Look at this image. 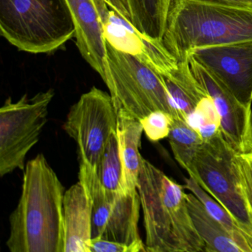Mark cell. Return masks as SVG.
<instances>
[{
  "instance_id": "25",
  "label": "cell",
  "mask_w": 252,
  "mask_h": 252,
  "mask_svg": "<svg viewBox=\"0 0 252 252\" xmlns=\"http://www.w3.org/2000/svg\"><path fill=\"white\" fill-rule=\"evenodd\" d=\"M103 1H104L112 10L116 11L121 17L130 22V14L128 9L126 0H103Z\"/></svg>"
},
{
  "instance_id": "22",
  "label": "cell",
  "mask_w": 252,
  "mask_h": 252,
  "mask_svg": "<svg viewBox=\"0 0 252 252\" xmlns=\"http://www.w3.org/2000/svg\"><path fill=\"white\" fill-rule=\"evenodd\" d=\"M173 118L169 113L156 110L140 120L149 141L158 142L168 138Z\"/></svg>"
},
{
  "instance_id": "26",
  "label": "cell",
  "mask_w": 252,
  "mask_h": 252,
  "mask_svg": "<svg viewBox=\"0 0 252 252\" xmlns=\"http://www.w3.org/2000/svg\"><path fill=\"white\" fill-rule=\"evenodd\" d=\"M206 2H216V3L225 4V5H236L252 8V0H200Z\"/></svg>"
},
{
  "instance_id": "16",
  "label": "cell",
  "mask_w": 252,
  "mask_h": 252,
  "mask_svg": "<svg viewBox=\"0 0 252 252\" xmlns=\"http://www.w3.org/2000/svg\"><path fill=\"white\" fill-rule=\"evenodd\" d=\"M163 78L175 110L181 119L188 122L202 101L209 97L191 72L188 59L179 62L178 68Z\"/></svg>"
},
{
  "instance_id": "7",
  "label": "cell",
  "mask_w": 252,
  "mask_h": 252,
  "mask_svg": "<svg viewBox=\"0 0 252 252\" xmlns=\"http://www.w3.org/2000/svg\"><path fill=\"white\" fill-rule=\"evenodd\" d=\"M234 154L220 132L203 141L187 172L227 209L252 240L250 210L239 185L233 160Z\"/></svg>"
},
{
  "instance_id": "11",
  "label": "cell",
  "mask_w": 252,
  "mask_h": 252,
  "mask_svg": "<svg viewBox=\"0 0 252 252\" xmlns=\"http://www.w3.org/2000/svg\"><path fill=\"white\" fill-rule=\"evenodd\" d=\"M191 72L207 93L220 120V130L235 153L252 148V107L243 105L231 91L191 56L187 57Z\"/></svg>"
},
{
  "instance_id": "18",
  "label": "cell",
  "mask_w": 252,
  "mask_h": 252,
  "mask_svg": "<svg viewBox=\"0 0 252 252\" xmlns=\"http://www.w3.org/2000/svg\"><path fill=\"white\" fill-rule=\"evenodd\" d=\"M130 22L146 37L162 42L172 0H126Z\"/></svg>"
},
{
  "instance_id": "6",
  "label": "cell",
  "mask_w": 252,
  "mask_h": 252,
  "mask_svg": "<svg viewBox=\"0 0 252 252\" xmlns=\"http://www.w3.org/2000/svg\"><path fill=\"white\" fill-rule=\"evenodd\" d=\"M55 91L49 89L32 98L5 100L0 109V175L24 170L28 153L39 141L48 122V107Z\"/></svg>"
},
{
  "instance_id": "20",
  "label": "cell",
  "mask_w": 252,
  "mask_h": 252,
  "mask_svg": "<svg viewBox=\"0 0 252 252\" xmlns=\"http://www.w3.org/2000/svg\"><path fill=\"white\" fill-rule=\"evenodd\" d=\"M174 157L188 172L203 140L198 131L181 118H173L169 136Z\"/></svg>"
},
{
  "instance_id": "14",
  "label": "cell",
  "mask_w": 252,
  "mask_h": 252,
  "mask_svg": "<svg viewBox=\"0 0 252 252\" xmlns=\"http://www.w3.org/2000/svg\"><path fill=\"white\" fill-rule=\"evenodd\" d=\"M93 199L89 189L79 180L63 199L64 252H91Z\"/></svg>"
},
{
  "instance_id": "12",
  "label": "cell",
  "mask_w": 252,
  "mask_h": 252,
  "mask_svg": "<svg viewBox=\"0 0 252 252\" xmlns=\"http://www.w3.org/2000/svg\"><path fill=\"white\" fill-rule=\"evenodd\" d=\"M101 16L106 40L114 48L142 60L163 77L178 68V62L163 45L140 33L133 25L110 10L103 0H95Z\"/></svg>"
},
{
  "instance_id": "17",
  "label": "cell",
  "mask_w": 252,
  "mask_h": 252,
  "mask_svg": "<svg viewBox=\"0 0 252 252\" xmlns=\"http://www.w3.org/2000/svg\"><path fill=\"white\" fill-rule=\"evenodd\" d=\"M187 206L206 252H242L225 227L211 216L193 193L187 194Z\"/></svg>"
},
{
  "instance_id": "3",
  "label": "cell",
  "mask_w": 252,
  "mask_h": 252,
  "mask_svg": "<svg viewBox=\"0 0 252 252\" xmlns=\"http://www.w3.org/2000/svg\"><path fill=\"white\" fill-rule=\"evenodd\" d=\"M252 40V8L200 0H172L163 45L179 62L193 50Z\"/></svg>"
},
{
  "instance_id": "8",
  "label": "cell",
  "mask_w": 252,
  "mask_h": 252,
  "mask_svg": "<svg viewBox=\"0 0 252 252\" xmlns=\"http://www.w3.org/2000/svg\"><path fill=\"white\" fill-rule=\"evenodd\" d=\"M117 128V111L111 95L93 87L70 107L63 129L78 147L79 166L98 173L101 156Z\"/></svg>"
},
{
  "instance_id": "4",
  "label": "cell",
  "mask_w": 252,
  "mask_h": 252,
  "mask_svg": "<svg viewBox=\"0 0 252 252\" xmlns=\"http://www.w3.org/2000/svg\"><path fill=\"white\" fill-rule=\"evenodd\" d=\"M0 33L20 51L50 54L75 36L67 0H0Z\"/></svg>"
},
{
  "instance_id": "23",
  "label": "cell",
  "mask_w": 252,
  "mask_h": 252,
  "mask_svg": "<svg viewBox=\"0 0 252 252\" xmlns=\"http://www.w3.org/2000/svg\"><path fill=\"white\" fill-rule=\"evenodd\" d=\"M233 160L240 189L252 212V148L245 153H235Z\"/></svg>"
},
{
  "instance_id": "13",
  "label": "cell",
  "mask_w": 252,
  "mask_h": 252,
  "mask_svg": "<svg viewBox=\"0 0 252 252\" xmlns=\"http://www.w3.org/2000/svg\"><path fill=\"white\" fill-rule=\"evenodd\" d=\"M75 26L76 46L84 60L108 85L107 40L95 0H67Z\"/></svg>"
},
{
  "instance_id": "15",
  "label": "cell",
  "mask_w": 252,
  "mask_h": 252,
  "mask_svg": "<svg viewBox=\"0 0 252 252\" xmlns=\"http://www.w3.org/2000/svg\"><path fill=\"white\" fill-rule=\"evenodd\" d=\"M117 111L119 154L122 165V191H137L142 156L140 154L144 129L141 122L122 109Z\"/></svg>"
},
{
  "instance_id": "10",
  "label": "cell",
  "mask_w": 252,
  "mask_h": 252,
  "mask_svg": "<svg viewBox=\"0 0 252 252\" xmlns=\"http://www.w3.org/2000/svg\"><path fill=\"white\" fill-rule=\"evenodd\" d=\"M189 56L216 76L243 105L252 107V40L197 48Z\"/></svg>"
},
{
  "instance_id": "2",
  "label": "cell",
  "mask_w": 252,
  "mask_h": 252,
  "mask_svg": "<svg viewBox=\"0 0 252 252\" xmlns=\"http://www.w3.org/2000/svg\"><path fill=\"white\" fill-rule=\"evenodd\" d=\"M185 189L142 158L137 189L147 252H205L189 212Z\"/></svg>"
},
{
  "instance_id": "19",
  "label": "cell",
  "mask_w": 252,
  "mask_h": 252,
  "mask_svg": "<svg viewBox=\"0 0 252 252\" xmlns=\"http://www.w3.org/2000/svg\"><path fill=\"white\" fill-rule=\"evenodd\" d=\"M184 187L200 200L211 216L225 227L242 252H252V239L224 206L206 192L191 177L186 178Z\"/></svg>"
},
{
  "instance_id": "1",
  "label": "cell",
  "mask_w": 252,
  "mask_h": 252,
  "mask_svg": "<svg viewBox=\"0 0 252 252\" xmlns=\"http://www.w3.org/2000/svg\"><path fill=\"white\" fill-rule=\"evenodd\" d=\"M21 195L10 215L11 252H64V186L43 154L26 163Z\"/></svg>"
},
{
  "instance_id": "21",
  "label": "cell",
  "mask_w": 252,
  "mask_h": 252,
  "mask_svg": "<svg viewBox=\"0 0 252 252\" xmlns=\"http://www.w3.org/2000/svg\"><path fill=\"white\" fill-rule=\"evenodd\" d=\"M98 175L106 191L112 193L122 191V165L116 131L112 132L104 149Z\"/></svg>"
},
{
  "instance_id": "5",
  "label": "cell",
  "mask_w": 252,
  "mask_h": 252,
  "mask_svg": "<svg viewBox=\"0 0 252 252\" xmlns=\"http://www.w3.org/2000/svg\"><path fill=\"white\" fill-rule=\"evenodd\" d=\"M110 82L107 85L116 110L138 120L156 110L181 118L166 89L163 76L142 60L114 48L107 41Z\"/></svg>"
},
{
  "instance_id": "24",
  "label": "cell",
  "mask_w": 252,
  "mask_h": 252,
  "mask_svg": "<svg viewBox=\"0 0 252 252\" xmlns=\"http://www.w3.org/2000/svg\"><path fill=\"white\" fill-rule=\"evenodd\" d=\"M140 248L119 242L95 237L91 241V252H141Z\"/></svg>"
},
{
  "instance_id": "9",
  "label": "cell",
  "mask_w": 252,
  "mask_h": 252,
  "mask_svg": "<svg viewBox=\"0 0 252 252\" xmlns=\"http://www.w3.org/2000/svg\"><path fill=\"white\" fill-rule=\"evenodd\" d=\"M79 180L86 184L92 196L93 238L137 246L147 252L138 232L141 203L138 190L108 192L98 173L83 166H79Z\"/></svg>"
},
{
  "instance_id": "27",
  "label": "cell",
  "mask_w": 252,
  "mask_h": 252,
  "mask_svg": "<svg viewBox=\"0 0 252 252\" xmlns=\"http://www.w3.org/2000/svg\"><path fill=\"white\" fill-rule=\"evenodd\" d=\"M251 219H252V224H251V227H250V236L252 238V212H251Z\"/></svg>"
}]
</instances>
